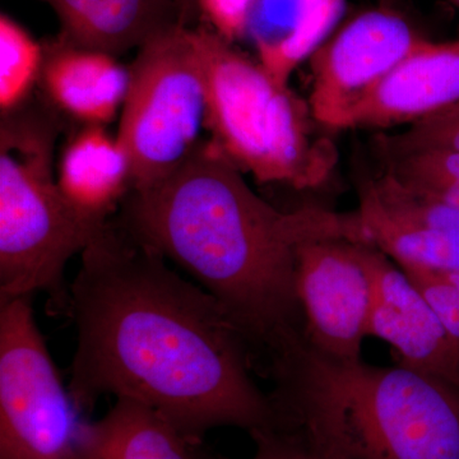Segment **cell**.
<instances>
[{
	"instance_id": "1",
	"label": "cell",
	"mask_w": 459,
	"mask_h": 459,
	"mask_svg": "<svg viewBox=\"0 0 459 459\" xmlns=\"http://www.w3.org/2000/svg\"><path fill=\"white\" fill-rule=\"evenodd\" d=\"M81 255L66 316L77 336L68 388L83 413L115 395L199 439L216 428L276 425L249 347L216 299L114 219Z\"/></svg>"
},
{
	"instance_id": "2",
	"label": "cell",
	"mask_w": 459,
	"mask_h": 459,
	"mask_svg": "<svg viewBox=\"0 0 459 459\" xmlns=\"http://www.w3.org/2000/svg\"><path fill=\"white\" fill-rule=\"evenodd\" d=\"M113 219L216 299L246 340L255 373L273 385L310 352L296 289L298 247L322 237L351 240L349 212L279 210L213 140L164 180L131 190Z\"/></svg>"
},
{
	"instance_id": "3",
	"label": "cell",
	"mask_w": 459,
	"mask_h": 459,
	"mask_svg": "<svg viewBox=\"0 0 459 459\" xmlns=\"http://www.w3.org/2000/svg\"><path fill=\"white\" fill-rule=\"evenodd\" d=\"M279 418L346 459H459V385L312 351L271 394Z\"/></svg>"
},
{
	"instance_id": "4",
	"label": "cell",
	"mask_w": 459,
	"mask_h": 459,
	"mask_svg": "<svg viewBox=\"0 0 459 459\" xmlns=\"http://www.w3.org/2000/svg\"><path fill=\"white\" fill-rule=\"evenodd\" d=\"M47 101L30 99L0 123V300L49 296L68 314L66 264L108 223L87 219L66 201L54 175L63 123Z\"/></svg>"
},
{
	"instance_id": "5",
	"label": "cell",
	"mask_w": 459,
	"mask_h": 459,
	"mask_svg": "<svg viewBox=\"0 0 459 459\" xmlns=\"http://www.w3.org/2000/svg\"><path fill=\"white\" fill-rule=\"evenodd\" d=\"M190 35L204 75L211 140L259 183L322 186L336 170L338 148L309 101L210 27H190Z\"/></svg>"
},
{
	"instance_id": "6",
	"label": "cell",
	"mask_w": 459,
	"mask_h": 459,
	"mask_svg": "<svg viewBox=\"0 0 459 459\" xmlns=\"http://www.w3.org/2000/svg\"><path fill=\"white\" fill-rule=\"evenodd\" d=\"M129 69L117 137L131 157L132 190H142L178 170L204 141L207 90L190 27L157 36Z\"/></svg>"
},
{
	"instance_id": "7",
	"label": "cell",
	"mask_w": 459,
	"mask_h": 459,
	"mask_svg": "<svg viewBox=\"0 0 459 459\" xmlns=\"http://www.w3.org/2000/svg\"><path fill=\"white\" fill-rule=\"evenodd\" d=\"M54 364L31 298L0 300V459H81L87 422Z\"/></svg>"
},
{
	"instance_id": "8",
	"label": "cell",
	"mask_w": 459,
	"mask_h": 459,
	"mask_svg": "<svg viewBox=\"0 0 459 459\" xmlns=\"http://www.w3.org/2000/svg\"><path fill=\"white\" fill-rule=\"evenodd\" d=\"M425 40L409 17L388 5L349 18L309 57L314 117L329 132L344 131L353 108Z\"/></svg>"
},
{
	"instance_id": "9",
	"label": "cell",
	"mask_w": 459,
	"mask_h": 459,
	"mask_svg": "<svg viewBox=\"0 0 459 459\" xmlns=\"http://www.w3.org/2000/svg\"><path fill=\"white\" fill-rule=\"evenodd\" d=\"M296 289L310 351L331 361L362 360L373 300L362 244L344 237L301 243L296 250Z\"/></svg>"
},
{
	"instance_id": "10",
	"label": "cell",
	"mask_w": 459,
	"mask_h": 459,
	"mask_svg": "<svg viewBox=\"0 0 459 459\" xmlns=\"http://www.w3.org/2000/svg\"><path fill=\"white\" fill-rule=\"evenodd\" d=\"M351 211L353 240L400 267L459 271V211L420 195L388 172L360 174Z\"/></svg>"
},
{
	"instance_id": "11",
	"label": "cell",
	"mask_w": 459,
	"mask_h": 459,
	"mask_svg": "<svg viewBox=\"0 0 459 459\" xmlns=\"http://www.w3.org/2000/svg\"><path fill=\"white\" fill-rule=\"evenodd\" d=\"M362 244L373 282L369 336L391 344L398 365L459 385V343L397 263Z\"/></svg>"
},
{
	"instance_id": "12",
	"label": "cell",
	"mask_w": 459,
	"mask_h": 459,
	"mask_svg": "<svg viewBox=\"0 0 459 459\" xmlns=\"http://www.w3.org/2000/svg\"><path fill=\"white\" fill-rule=\"evenodd\" d=\"M459 100V39L425 40L353 108L346 129L377 128L427 119Z\"/></svg>"
},
{
	"instance_id": "13",
	"label": "cell",
	"mask_w": 459,
	"mask_h": 459,
	"mask_svg": "<svg viewBox=\"0 0 459 459\" xmlns=\"http://www.w3.org/2000/svg\"><path fill=\"white\" fill-rule=\"evenodd\" d=\"M44 49L39 83L45 101L82 126L113 122L128 96L131 69L111 54L75 47L60 38Z\"/></svg>"
},
{
	"instance_id": "14",
	"label": "cell",
	"mask_w": 459,
	"mask_h": 459,
	"mask_svg": "<svg viewBox=\"0 0 459 459\" xmlns=\"http://www.w3.org/2000/svg\"><path fill=\"white\" fill-rule=\"evenodd\" d=\"M62 25L60 39L117 56L184 26L175 0H42Z\"/></svg>"
},
{
	"instance_id": "15",
	"label": "cell",
	"mask_w": 459,
	"mask_h": 459,
	"mask_svg": "<svg viewBox=\"0 0 459 459\" xmlns=\"http://www.w3.org/2000/svg\"><path fill=\"white\" fill-rule=\"evenodd\" d=\"M63 195L78 212L108 223L133 186L131 157L101 126H82L66 142L56 168Z\"/></svg>"
},
{
	"instance_id": "16",
	"label": "cell",
	"mask_w": 459,
	"mask_h": 459,
	"mask_svg": "<svg viewBox=\"0 0 459 459\" xmlns=\"http://www.w3.org/2000/svg\"><path fill=\"white\" fill-rule=\"evenodd\" d=\"M346 0H255L247 12L246 38L258 62L281 83L309 60L337 26Z\"/></svg>"
},
{
	"instance_id": "17",
	"label": "cell",
	"mask_w": 459,
	"mask_h": 459,
	"mask_svg": "<svg viewBox=\"0 0 459 459\" xmlns=\"http://www.w3.org/2000/svg\"><path fill=\"white\" fill-rule=\"evenodd\" d=\"M81 459H221L204 439L184 433L140 402L117 398L114 406L84 430Z\"/></svg>"
},
{
	"instance_id": "18",
	"label": "cell",
	"mask_w": 459,
	"mask_h": 459,
	"mask_svg": "<svg viewBox=\"0 0 459 459\" xmlns=\"http://www.w3.org/2000/svg\"><path fill=\"white\" fill-rule=\"evenodd\" d=\"M45 49L8 14H0V114L22 107L40 82Z\"/></svg>"
},
{
	"instance_id": "19",
	"label": "cell",
	"mask_w": 459,
	"mask_h": 459,
	"mask_svg": "<svg viewBox=\"0 0 459 459\" xmlns=\"http://www.w3.org/2000/svg\"><path fill=\"white\" fill-rule=\"evenodd\" d=\"M379 162L380 170L421 195L459 183V151L429 148L383 157Z\"/></svg>"
},
{
	"instance_id": "20",
	"label": "cell",
	"mask_w": 459,
	"mask_h": 459,
	"mask_svg": "<svg viewBox=\"0 0 459 459\" xmlns=\"http://www.w3.org/2000/svg\"><path fill=\"white\" fill-rule=\"evenodd\" d=\"M373 142L377 159L429 148L459 151V100L412 124L406 131L397 134L380 133Z\"/></svg>"
},
{
	"instance_id": "21",
	"label": "cell",
	"mask_w": 459,
	"mask_h": 459,
	"mask_svg": "<svg viewBox=\"0 0 459 459\" xmlns=\"http://www.w3.org/2000/svg\"><path fill=\"white\" fill-rule=\"evenodd\" d=\"M250 437L256 446L252 459H346L316 442L303 429L283 420H277L274 427L255 431Z\"/></svg>"
},
{
	"instance_id": "22",
	"label": "cell",
	"mask_w": 459,
	"mask_h": 459,
	"mask_svg": "<svg viewBox=\"0 0 459 459\" xmlns=\"http://www.w3.org/2000/svg\"><path fill=\"white\" fill-rule=\"evenodd\" d=\"M401 270L430 303L440 320L459 343V271L403 265Z\"/></svg>"
},
{
	"instance_id": "23",
	"label": "cell",
	"mask_w": 459,
	"mask_h": 459,
	"mask_svg": "<svg viewBox=\"0 0 459 459\" xmlns=\"http://www.w3.org/2000/svg\"><path fill=\"white\" fill-rule=\"evenodd\" d=\"M420 195H421V193H420ZM422 195L459 211V183L455 184V186H446V188L437 190V192Z\"/></svg>"
},
{
	"instance_id": "24",
	"label": "cell",
	"mask_w": 459,
	"mask_h": 459,
	"mask_svg": "<svg viewBox=\"0 0 459 459\" xmlns=\"http://www.w3.org/2000/svg\"><path fill=\"white\" fill-rule=\"evenodd\" d=\"M175 2H177L178 7L180 9L184 25L190 27V23L195 22L192 13V0H175Z\"/></svg>"
},
{
	"instance_id": "25",
	"label": "cell",
	"mask_w": 459,
	"mask_h": 459,
	"mask_svg": "<svg viewBox=\"0 0 459 459\" xmlns=\"http://www.w3.org/2000/svg\"><path fill=\"white\" fill-rule=\"evenodd\" d=\"M448 2L459 9V0H448Z\"/></svg>"
}]
</instances>
